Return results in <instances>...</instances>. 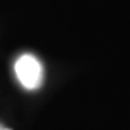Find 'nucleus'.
Segmentation results:
<instances>
[{
  "mask_svg": "<svg viewBox=\"0 0 130 130\" xmlns=\"http://www.w3.org/2000/svg\"><path fill=\"white\" fill-rule=\"evenodd\" d=\"M0 130H11V129H7V127H4V126L0 125Z\"/></svg>",
  "mask_w": 130,
  "mask_h": 130,
  "instance_id": "2",
  "label": "nucleus"
},
{
  "mask_svg": "<svg viewBox=\"0 0 130 130\" xmlns=\"http://www.w3.org/2000/svg\"><path fill=\"white\" fill-rule=\"evenodd\" d=\"M15 73L25 89L33 90L40 88L44 80L43 65L32 55H23L15 64Z\"/></svg>",
  "mask_w": 130,
  "mask_h": 130,
  "instance_id": "1",
  "label": "nucleus"
}]
</instances>
